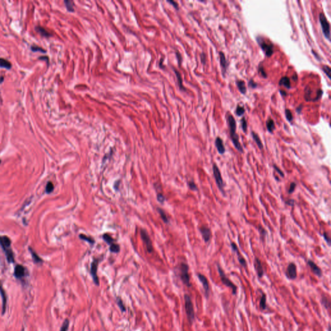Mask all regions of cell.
Here are the masks:
<instances>
[{
    "instance_id": "3957f363",
    "label": "cell",
    "mask_w": 331,
    "mask_h": 331,
    "mask_svg": "<svg viewBox=\"0 0 331 331\" xmlns=\"http://www.w3.org/2000/svg\"><path fill=\"white\" fill-rule=\"evenodd\" d=\"M184 305L188 321H189L190 325H192L195 321V311L192 298L188 294L184 295Z\"/></svg>"
},
{
    "instance_id": "277c9868",
    "label": "cell",
    "mask_w": 331,
    "mask_h": 331,
    "mask_svg": "<svg viewBox=\"0 0 331 331\" xmlns=\"http://www.w3.org/2000/svg\"><path fill=\"white\" fill-rule=\"evenodd\" d=\"M217 267L222 283L225 285L226 287L230 288L232 289V294L235 296L237 294V292H238V287L228 278L227 276L226 275L225 271L223 270V269L220 267V266L219 264H217Z\"/></svg>"
},
{
    "instance_id": "ffe728a7",
    "label": "cell",
    "mask_w": 331,
    "mask_h": 331,
    "mask_svg": "<svg viewBox=\"0 0 331 331\" xmlns=\"http://www.w3.org/2000/svg\"><path fill=\"white\" fill-rule=\"evenodd\" d=\"M236 85H237V86H238V89L239 91H240V93L241 94H243V95L246 94L247 89H246V85H245V82L243 81V80H236Z\"/></svg>"
},
{
    "instance_id": "d6a6232c",
    "label": "cell",
    "mask_w": 331,
    "mask_h": 331,
    "mask_svg": "<svg viewBox=\"0 0 331 331\" xmlns=\"http://www.w3.org/2000/svg\"><path fill=\"white\" fill-rule=\"evenodd\" d=\"M258 230H259L258 231H259V232L260 239H261L263 241H264L265 239V237L266 236V235H267V232H266L265 228L262 227L261 225H259V227H258Z\"/></svg>"
},
{
    "instance_id": "ee69618b",
    "label": "cell",
    "mask_w": 331,
    "mask_h": 331,
    "mask_svg": "<svg viewBox=\"0 0 331 331\" xmlns=\"http://www.w3.org/2000/svg\"><path fill=\"white\" fill-rule=\"evenodd\" d=\"M322 69H323V72H325V73L326 74V75L328 76V78H329V79H330V78H331V76H330V67L329 66H323V67H322Z\"/></svg>"
},
{
    "instance_id": "30bf717a",
    "label": "cell",
    "mask_w": 331,
    "mask_h": 331,
    "mask_svg": "<svg viewBox=\"0 0 331 331\" xmlns=\"http://www.w3.org/2000/svg\"><path fill=\"white\" fill-rule=\"evenodd\" d=\"M141 235L142 241H143L145 246L146 247L147 252L149 253H152L153 250V247L152 240H151L148 233H147V232L145 230L142 229L141 230Z\"/></svg>"
},
{
    "instance_id": "e575fe53",
    "label": "cell",
    "mask_w": 331,
    "mask_h": 331,
    "mask_svg": "<svg viewBox=\"0 0 331 331\" xmlns=\"http://www.w3.org/2000/svg\"><path fill=\"white\" fill-rule=\"evenodd\" d=\"M79 238L82 239L83 241H87L90 244H94L95 243V240H94V239L91 238V237H88L85 235H83V234H80L79 235Z\"/></svg>"
},
{
    "instance_id": "8992f818",
    "label": "cell",
    "mask_w": 331,
    "mask_h": 331,
    "mask_svg": "<svg viewBox=\"0 0 331 331\" xmlns=\"http://www.w3.org/2000/svg\"><path fill=\"white\" fill-rule=\"evenodd\" d=\"M213 174L218 188H219L220 192L222 193V194L223 195H225L226 193L225 191V184L224 181H223V179L222 178L221 173H220L219 167H218L216 164L215 163L213 164Z\"/></svg>"
},
{
    "instance_id": "9a60e30c",
    "label": "cell",
    "mask_w": 331,
    "mask_h": 331,
    "mask_svg": "<svg viewBox=\"0 0 331 331\" xmlns=\"http://www.w3.org/2000/svg\"><path fill=\"white\" fill-rule=\"evenodd\" d=\"M307 265L311 268V271L314 274V275L318 277V278H321L323 275V272L321 269L318 266H317L316 263H315L311 259H308L307 261Z\"/></svg>"
},
{
    "instance_id": "484cf974",
    "label": "cell",
    "mask_w": 331,
    "mask_h": 331,
    "mask_svg": "<svg viewBox=\"0 0 331 331\" xmlns=\"http://www.w3.org/2000/svg\"><path fill=\"white\" fill-rule=\"evenodd\" d=\"M173 70H174L175 72L177 78V80H178V84H179L180 89L182 90V91H186V89L182 84V79L181 74H180V72L178 71H177L175 69H173Z\"/></svg>"
},
{
    "instance_id": "94428289",
    "label": "cell",
    "mask_w": 331,
    "mask_h": 331,
    "mask_svg": "<svg viewBox=\"0 0 331 331\" xmlns=\"http://www.w3.org/2000/svg\"><path fill=\"white\" fill-rule=\"evenodd\" d=\"M177 58H178L179 63V64H181V61H182V58H181V54H180L179 53L177 52Z\"/></svg>"
},
{
    "instance_id": "60d3db41",
    "label": "cell",
    "mask_w": 331,
    "mask_h": 331,
    "mask_svg": "<svg viewBox=\"0 0 331 331\" xmlns=\"http://www.w3.org/2000/svg\"><path fill=\"white\" fill-rule=\"evenodd\" d=\"M69 319H66L65 321H63L62 325H61L60 331H67L69 329Z\"/></svg>"
},
{
    "instance_id": "9f6ffc18",
    "label": "cell",
    "mask_w": 331,
    "mask_h": 331,
    "mask_svg": "<svg viewBox=\"0 0 331 331\" xmlns=\"http://www.w3.org/2000/svg\"><path fill=\"white\" fill-rule=\"evenodd\" d=\"M201 60L202 63H203V65H205L206 62V56L205 55V53H203L202 54H201Z\"/></svg>"
},
{
    "instance_id": "816d5d0a",
    "label": "cell",
    "mask_w": 331,
    "mask_h": 331,
    "mask_svg": "<svg viewBox=\"0 0 331 331\" xmlns=\"http://www.w3.org/2000/svg\"><path fill=\"white\" fill-rule=\"evenodd\" d=\"M248 86H249L250 87H251V88H252V89H255V88H256V87H257L258 85H257V83L256 82H254V80H253L252 78H251V79H250V80H249V81H248Z\"/></svg>"
},
{
    "instance_id": "74e56055",
    "label": "cell",
    "mask_w": 331,
    "mask_h": 331,
    "mask_svg": "<svg viewBox=\"0 0 331 331\" xmlns=\"http://www.w3.org/2000/svg\"><path fill=\"white\" fill-rule=\"evenodd\" d=\"M258 71H259V73L261 74V76L262 77L265 78H267L268 75H267V74L266 73V72L265 71V69H264V67H263L262 63H261L259 65V67H258Z\"/></svg>"
},
{
    "instance_id": "f6af8a7d",
    "label": "cell",
    "mask_w": 331,
    "mask_h": 331,
    "mask_svg": "<svg viewBox=\"0 0 331 331\" xmlns=\"http://www.w3.org/2000/svg\"><path fill=\"white\" fill-rule=\"evenodd\" d=\"M323 90L321 89H319L317 91L316 96L313 100V101L316 102L317 100H319L321 98V96L323 95Z\"/></svg>"
},
{
    "instance_id": "6125c7cd",
    "label": "cell",
    "mask_w": 331,
    "mask_h": 331,
    "mask_svg": "<svg viewBox=\"0 0 331 331\" xmlns=\"http://www.w3.org/2000/svg\"><path fill=\"white\" fill-rule=\"evenodd\" d=\"M292 79H293V80H294V81L297 82V80H298V75H297L296 73V72H295V73H294V74H293Z\"/></svg>"
},
{
    "instance_id": "03108f58",
    "label": "cell",
    "mask_w": 331,
    "mask_h": 331,
    "mask_svg": "<svg viewBox=\"0 0 331 331\" xmlns=\"http://www.w3.org/2000/svg\"><path fill=\"white\" fill-rule=\"evenodd\" d=\"M0 163H1V160H0Z\"/></svg>"
},
{
    "instance_id": "2e32d148",
    "label": "cell",
    "mask_w": 331,
    "mask_h": 331,
    "mask_svg": "<svg viewBox=\"0 0 331 331\" xmlns=\"http://www.w3.org/2000/svg\"><path fill=\"white\" fill-rule=\"evenodd\" d=\"M219 58H220V64L222 68V72L223 76H225L226 72H227V67H228V61L227 58L225 57V53L222 51H220L219 53Z\"/></svg>"
},
{
    "instance_id": "bcb514c9",
    "label": "cell",
    "mask_w": 331,
    "mask_h": 331,
    "mask_svg": "<svg viewBox=\"0 0 331 331\" xmlns=\"http://www.w3.org/2000/svg\"><path fill=\"white\" fill-rule=\"evenodd\" d=\"M188 186H189L190 190H192L193 191H197L198 190L197 185L195 184V183L193 181H190L188 182Z\"/></svg>"
},
{
    "instance_id": "ab89813d",
    "label": "cell",
    "mask_w": 331,
    "mask_h": 331,
    "mask_svg": "<svg viewBox=\"0 0 331 331\" xmlns=\"http://www.w3.org/2000/svg\"><path fill=\"white\" fill-rule=\"evenodd\" d=\"M285 117H286L287 120L289 121V122H292V120H293V115L292 113L290 110L286 109L285 111Z\"/></svg>"
},
{
    "instance_id": "7bdbcfd3",
    "label": "cell",
    "mask_w": 331,
    "mask_h": 331,
    "mask_svg": "<svg viewBox=\"0 0 331 331\" xmlns=\"http://www.w3.org/2000/svg\"><path fill=\"white\" fill-rule=\"evenodd\" d=\"M29 249H30V250H31V253L32 254V256H33V259L34 260V261L36 263H42V260L40 259L38 255L36 254V253H35L32 249H31V248H29Z\"/></svg>"
},
{
    "instance_id": "8d00e7d4",
    "label": "cell",
    "mask_w": 331,
    "mask_h": 331,
    "mask_svg": "<svg viewBox=\"0 0 331 331\" xmlns=\"http://www.w3.org/2000/svg\"><path fill=\"white\" fill-rule=\"evenodd\" d=\"M157 211L158 213H159L160 215V217L162 218V220L164 222L166 223H168V217H167V215L166 214V213L164 212V211L162 210L161 208H157Z\"/></svg>"
},
{
    "instance_id": "f1b7e54d",
    "label": "cell",
    "mask_w": 331,
    "mask_h": 331,
    "mask_svg": "<svg viewBox=\"0 0 331 331\" xmlns=\"http://www.w3.org/2000/svg\"><path fill=\"white\" fill-rule=\"evenodd\" d=\"M102 238H103L104 241L106 242V243L108 244L109 246H111V245H112L113 244L115 243V241L113 239L112 237H111L109 235V234L104 233V235H102Z\"/></svg>"
},
{
    "instance_id": "44dd1931",
    "label": "cell",
    "mask_w": 331,
    "mask_h": 331,
    "mask_svg": "<svg viewBox=\"0 0 331 331\" xmlns=\"http://www.w3.org/2000/svg\"><path fill=\"white\" fill-rule=\"evenodd\" d=\"M251 134H252V136L253 139H254V141H255V143H256L258 147H259L260 149H263V144L262 143L261 141L259 135H258L256 133H255L254 131H252Z\"/></svg>"
},
{
    "instance_id": "8fae6325",
    "label": "cell",
    "mask_w": 331,
    "mask_h": 331,
    "mask_svg": "<svg viewBox=\"0 0 331 331\" xmlns=\"http://www.w3.org/2000/svg\"><path fill=\"white\" fill-rule=\"evenodd\" d=\"M287 278L290 280H294L297 278V266L294 263H290L285 272Z\"/></svg>"
},
{
    "instance_id": "4fadbf2b",
    "label": "cell",
    "mask_w": 331,
    "mask_h": 331,
    "mask_svg": "<svg viewBox=\"0 0 331 331\" xmlns=\"http://www.w3.org/2000/svg\"><path fill=\"white\" fill-rule=\"evenodd\" d=\"M199 231L201 233V235L203 237L204 241L205 243H208V242L211 240L212 233V231L210 228L206 225H203L199 228Z\"/></svg>"
},
{
    "instance_id": "f35d334b",
    "label": "cell",
    "mask_w": 331,
    "mask_h": 331,
    "mask_svg": "<svg viewBox=\"0 0 331 331\" xmlns=\"http://www.w3.org/2000/svg\"><path fill=\"white\" fill-rule=\"evenodd\" d=\"M109 250L113 253H118L120 250V247L118 244L114 243L112 245L109 246Z\"/></svg>"
},
{
    "instance_id": "d4e9b609",
    "label": "cell",
    "mask_w": 331,
    "mask_h": 331,
    "mask_svg": "<svg viewBox=\"0 0 331 331\" xmlns=\"http://www.w3.org/2000/svg\"><path fill=\"white\" fill-rule=\"evenodd\" d=\"M259 308L262 311H265L267 308V305H266V296L265 293H263L261 298L260 299Z\"/></svg>"
},
{
    "instance_id": "83f0119b",
    "label": "cell",
    "mask_w": 331,
    "mask_h": 331,
    "mask_svg": "<svg viewBox=\"0 0 331 331\" xmlns=\"http://www.w3.org/2000/svg\"><path fill=\"white\" fill-rule=\"evenodd\" d=\"M36 30L38 33H39L40 34L42 35V36H44V37H50L51 36V34L49 33V32L45 30L44 28L42 27H40V26L36 27Z\"/></svg>"
},
{
    "instance_id": "91938a15",
    "label": "cell",
    "mask_w": 331,
    "mask_h": 331,
    "mask_svg": "<svg viewBox=\"0 0 331 331\" xmlns=\"http://www.w3.org/2000/svg\"><path fill=\"white\" fill-rule=\"evenodd\" d=\"M302 108H303V105H302V104L300 105V106H299L297 107L296 112L298 113V114H301V111H302Z\"/></svg>"
},
{
    "instance_id": "7402d4cb",
    "label": "cell",
    "mask_w": 331,
    "mask_h": 331,
    "mask_svg": "<svg viewBox=\"0 0 331 331\" xmlns=\"http://www.w3.org/2000/svg\"><path fill=\"white\" fill-rule=\"evenodd\" d=\"M279 85H281V86H282V85L285 86V87H287V89L291 88V83H290V78L287 76L282 77L281 80H279Z\"/></svg>"
},
{
    "instance_id": "f5cc1de1",
    "label": "cell",
    "mask_w": 331,
    "mask_h": 331,
    "mask_svg": "<svg viewBox=\"0 0 331 331\" xmlns=\"http://www.w3.org/2000/svg\"><path fill=\"white\" fill-rule=\"evenodd\" d=\"M157 200L160 203H164L165 201V197L162 193H158L157 194Z\"/></svg>"
},
{
    "instance_id": "be15d7a7",
    "label": "cell",
    "mask_w": 331,
    "mask_h": 331,
    "mask_svg": "<svg viewBox=\"0 0 331 331\" xmlns=\"http://www.w3.org/2000/svg\"><path fill=\"white\" fill-rule=\"evenodd\" d=\"M279 93H281V95L283 96H287V93L285 92V91L279 90Z\"/></svg>"
},
{
    "instance_id": "cb8c5ba5",
    "label": "cell",
    "mask_w": 331,
    "mask_h": 331,
    "mask_svg": "<svg viewBox=\"0 0 331 331\" xmlns=\"http://www.w3.org/2000/svg\"><path fill=\"white\" fill-rule=\"evenodd\" d=\"M266 126L267 128V130L269 133H272L274 130H275V124H274V120L271 118H268L266 122Z\"/></svg>"
},
{
    "instance_id": "d590c367",
    "label": "cell",
    "mask_w": 331,
    "mask_h": 331,
    "mask_svg": "<svg viewBox=\"0 0 331 331\" xmlns=\"http://www.w3.org/2000/svg\"><path fill=\"white\" fill-rule=\"evenodd\" d=\"M244 112H245V109H244L243 106H241L240 105H238L235 109V114L238 115V117H242L244 115Z\"/></svg>"
},
{
    "instance_id": "e7e4bbea",
    "label": "cell",
    "mask_w": 331,
    "mask_h": 331,
    "mask_svg": "<svg viewBox=\"0 0 331 331\" xmlns=\"http://www.w3.org/2000/svg\"><path fill=\"white\" fill-rule=\"evenodd\" d=\"M313 51V55H314V56H316V58H317V60H319V61H320V60H321V59H320V58H319V56H318V55H317V53H315V52H314V51H313H313Z\"/></svg>"
},
{
    "instance_id": "7dc6e473",
    "label": "cell",
    "mask_w": 331,
    "mask_h": 331,
    "mask_svg": "<svg viewBox=\"0 0 331 331\" xmlns=\"http://www.w3.org/2000/svg\"><path fill=\"white\" fill-rule=\"evenodd\" d=\"M296 183L294 182H292L290 183L289 189V190H288V193H289V194H292V193L294 192V190L296 189Z\"/></svg>"
},
{
    "instance_id": "5bb4252c",
    "label": "cell",
    "mask_w": 331,
    "mask_h": 331,
    "mask_svg": "<svg viewBox=\"0 0 331 331\" xmlns=\"http://www.w3.org/2000/svg\"><path fill=\"white\" fill-rule=\"evenodd\" d=\"M254 266L255 270L256 272L257 277L259 278H262L264 276V269H263L262 263L261 260L258 257H255L254 262Z\"/></svg>"
},
{
    "instance_id": "ac0fdd59",
    "label": "cell",
    "mask_w": 331,
    "mask_h": 331,
    "mask_svg": "<svg viewBox=\"0 0 331 331\" xmlns=\"http://www.w3.org/2000/svg\"><path fill=\"white\" fill-rule=\"evenodd\" d=\"M26 269L22 265H18L14 269V276L17 279H21L25 276Z\"/></svg>"
},
{
    "instance_id": "603a6c76",
    "label": "cell",
    "mask_w": 331,
    "mask_h": 331,
    "mask_svg": "<svg viewBox=\"0 0 331 331\" xmlns=\"http://www.w3.org/2000/svg\"><path fill=\"white\" fill-rule=\"evenodd\" d=\"M321 303L327 310H329L330 307V299L327 296L323 295L321 299Z\"/></svg>"
},
{
    "instance_id": "f907efd6",
    "label": "cell",
    "mask_w": 331,
    "mask_h": 331,
    "mask_svg": "<svg viewBox=\"0 0 331 331\" xmlns=\"http://www.w3.org/2000/svg\"><path fill=\"white\" fill-rule=\"evenodd\" d=\"M323 238L325 239V241H326V243H327L328 245L329 246H330V236L329 235V234H328L327 232H323Z\"/></svg>"
},
{
    "instance_id": "1f68e13d",
    "label": "cell",
    "mask_w": 331,
    "mask_h": 331,
    "mask_svg": "<svg viewBox=\"0 0 331 331\" xmlns=\"http://www.w3.org/2000/svg\"><path fill=\"white\" fill-rule=\"evenodd\" d=\"M116 301H117V303L118 306V307L120 308V311L122 312V313H125L126 311V308L124 305V304L123 303V301L122 299H121L120 297H117L116 298Z\"/></svg>"
},
{
    "instance_id": "c3c4849f",
    "label": "cell",
    "mask_w": 331,
    "mask_h": 331,
    "mask_svg": "<svg viewBox=\"0 0 331 331\" xmlns=\"http://www.w3.org/2000/svg\"><path fill=\"white\" fill-rule=\"evenodd\" d=\"M54 190V185L51 182H48L46 186V192L47 193H50L53 191Z\"/></svg>"
},
{
    "instance_id": "5b68a950",
    "label": "cell",
    "mask_w": 331,
    "mask_h": 331,
    "mask_svg": "<svg viewBox=\"0 0 331 331\" xmlns=\"http://www.w3.org/2000/svg\"><path fill=\"white\" fill-rule=\"evenodd\" d=\"M0 244H1L2 248H3L5 254H6L8 261L10 263L14 262V255H13L11 249H10V244H11V241H10V239L7 236L0 237Z\"/></svg>"
},
{
    "instance_id": "9c48e42d",
    "label": "cell",
    "mask_w": 331,
    "mask_h": 331,
    "mask_svg": "<svg viewBox=\"0 0 331 331\" xmlns=\"http://www.w3.org/2000/svg\"><path fill=\"white\" fill-rule=\"evenodd\" d=\"M100 261V259L99 258H95L91 263V268H90V274L91 276L92 277L94 283H95L96 286H99L100 282H99V278L97 275V271H98V266L99 262Z\"/></svg>"
},
{
    "instance_id": "680465c9",
    "label": "cell",
    "mask_w": 331,
    "mask_h": 331,
    "mask_svg": "<svg viewBox=\"0 0 331 331\" xmlns=\"http://www.w3.org/2000/svg\"><path fill=\"white\" fill-rule=\"evenodd\" d=\"M168 2L170 3H171L172 5H173V6H174V7L176 9H179L178 4H177L175 1H168Z\"/></svg>"
},
{
    "instance_id": "b9f144b4",
    "label": "cell",
    "mask_w": 331,
    "mask_h": 331,
    "mask_svg": "<svg viewBox=\"0 0 331 331\" xmlns=\"http://www.w3.org/2000/svg\"><path fill=\"white\" fill-rule=\"evenodd\" d=\"M241 123L242 130H243V131H244V133H246L247 128H248V125H247V122L245 119V118L244 117L242 118V119L241 120Z\"/></svg>"
},
{
    "instance_id": "db71d44e",
    "label": "cell",
    "mask_w": 331,
    "mask_h": 331,
    "mask_svg": "<svg viewBox=\"0 0 331 331\" xmlns=\"http://www.w3.org/2000/svg\"><path fill=\"white\" fill-rule=\"evenodd\" d=\"M31 49H32V51H34V52H38V51H40V52H42V53L46 52V51H45L44 49H42V48L40 47H37V46L36 47V46L32 47Z\"/></svg>"
},
{
    "instance_id": "7a4b0ae2",
    "label": "cell",
    "mask_w": 331,
    "mask_h": 331,
    "mask_svg": "<svg viewBox=\"0 0 331 331\" xmlns=\"http://www.w3.org/2000/svg\"><path fill=\"white\" fill-rule=\"evenodd\" d=\"M256 41L257 42L258 45H259L261 49L263 50V52L265 53V55L267 57H270L273 55L274 54V44L272 43L270 40H266L264 38L258 36L256 38Z\"/></svg>"
},
{
    "instance_id": "d6986e66",
    "label": "cell",
    "mask_w": 331,
    "mask_h": 331,
    "mask_svg": "<svg viewBox=\"0 0 331 331\" xmlns=\"http://www.w3.org/2000/svg\"><path fill=\"white\" fill-rule=\"evenodd\" d=\"M0 294H1V299H2V311L3 314L5 313L6 311V306H7V296L5 294V291L3 288L1 283H0Z\"/></svg>"
},
{
    "instance_id": "ba28073f",
    "label": "cell",
    "mask_w": 331,
    "mask_h": 331,
    "mask_svg": "<svg viewBox=\"0 0 331 331\" xmlns=\"http://www.w3.org/2000/svg\"><path fill=\"white\" fill-rule=\"evenodd\" d=\"M319 23L321 25L323 34H324L325 38L327 39L329 41L330 40V24L328 21L327 19L323 13H320L319 16Z\"/></svg>"
},
{
    "instance_id": "6da1fadb",
    "label": "cell",
    "mask_w": 331,
    "mask_h": 331,
    "mask_svg": "<svg viewBox=\"0 0 331 331\" xmlns=\"http://www.w3.org/2000/svg\"><path fill=\"white\" fill-rule=\"evenodd\" d=\"M227 120L228 128H229V130H230V138H231V140H232V142L233 144V146L239 152H240L241 153H243L244 152V150H243V147H242V146H241V143L239 142L238 134L236 133L237 126H236V122H235V118H234V117L232 116V115H230V113H227Z\"/></svg>"
},
{
    "instance_id": "836d02e7",
    "label": "cell",
    "mask_w": 331,
    "mask_h": 331,
    "mask_svg": "<svg viewBox=\"0 0 331 331\" xmlns=\"http://www.w3.org/2000/svg\"><path fill=\"white\" fill-rule=\"evenodd\" d=\"M64 3H65L67 9L69 12H73L74 11L73 2L71 1H67V0H66V1H64Z\"/></svg>"
},
{
    "instance_id": "7c38bea8",
    "label": "cell",
    "mask_w": 331,
    "mask_h": 331,
    "mask_svg": "<svg viewBox=\"0 0 331 331\" xmlns=\"http://www.w3.org/2000/svg\"><path fill=\"white\" fill-rule=\"evenodd\" d=\"M197 277L199 279V281L201 282L202 285H203L204 292V296H205L206 299H208L210 296V285L208 279L206 278V277L205 276H204L203 274L200 273L197 274Z\"/></svg>"
},
{
    "instance_id": "681fc988",
    "label": "cell",
    "mask_w": 331,
    "mask_h": 331,
    "mask_svg": "<svg viewBox=\"0 0 331 331\" xmlns=\"http://www.w3.org/2000/svg\"><path fill=\"white\" fill-rule=\"evenodd\" d=\"M273 167H274V169H275V171H276V172H278V173L279 175H280L281 177H283H283H285V174H284L283 172V171L281 170V169L280 168H279L278 166L276 165V164H274V165H273Z\"/></svg>"
},
{
    "instance_id": "4316f807",
    "label": "cell",
    "mask_w": 331,
    "mask_h": 331,
    "mask_svg": "<svg viewBox=\"0 0 331 331\" xmlns=\"http://www.w3.org/2000/svg\"><path fill=\"white\" fill-rule=\"evenodd\" d=\"M12 67V64L9 61L5 60L4 58H0V67L5 68L7 69H10Z\"/></svg>"
},
{
    "instance_id": "52a82bcc",
    "label": "cell",
    "mask_w": 331,
    "mask_h": 331,
    "mask_svg": "<svg viewBox=\"0 0 331 331\" xmlns=\"http://www.w3.org/2000/svg\"><path fill=\"white\" fill-rule=\"evenodd\" d=\"M180 278L183 283L188 287L192 286L189 274V266L185 263H182L180 265Z\"/></svg>"
},
{
    "instance_id": "11a10c76",
    "label": "cell",
    "mask_w": 331,
    "mask_h": 331,
    "mask_svg": "<svg viewBox=\"0 0 331 331\" xmlns=\"http://www.w3.org/2000/svg\"><path fill=\"white\" fill-rule=\"evenodd\" d=\"M230 245H231V248H232L233 252H235V253L239 252V251L238 247V246H237V244H236L235 243H233V242H231V244H230Z\"/></svg>"
},
{
    "instance_id": "f546056e",
    "label": "cell",
    "mask_w": 331,
    "mask_h": 331,
    "mask_svg": "<svg viewBox=\"0 0 331 331\" xmlns=\"http://www.w3.org/2000/svg\"><path fill=\"white\" fill-rule=\"evenodd\" d=\"M311 95H312L311 89L308 86H306L305 89V96H304L305 100L307 101V102L312 101Z\"/></svg>"
},
{
    "instance_id": "e0dca14e",
    "label": "cell",
    "mask_w": 331,
    "mask_h": 331,
    "mask_svg": "<svg viewBox=\"0 0 331 331\" xmlns=\"http://www.w3.org/2000/svg\"><path fill=\"white\" fill-rule=\"evenodd\" d=\"M215 147H216L217 149L218 153H219L220 155L224 154L226 152V149H225V146H224V144H223L222 140L221 138H220V137L217 136V138L215 139Z\"/></svg>"
},
{
    "instance_id": "6f0895ef",
    "label": "cell",
    "mask_w": 331,
    "mask_h": 331,
    "mask_svg": "<svg viewBox=\"0 0 331 331\" xmlns=\"http://www.w3.org/2000/svg\"><path fill=\"white\" fill-rule=\"evenodd\" d=\"M285 203H286V204H287V205H289V206H294L295 201H294V199H289L288 201H285Z\"/></svg>"
},
{
    "instance_id": "4dcf8cb0",
    "label": "cell",
    "mask_w": 331,
    "mask_h": 331,
    "mask_svg": "<svg viewBox=\"0 0 331 331\" xmlns=\"http://www.w3.org/2000/svg\"><path fill=\"white\" fill-rule=\"evenodd\" d=\"M236 254H237V255H238V261L239 263V264L243 266V267L246 268L247 263H246V261L245 260V259H244V258L240 254L239 252H237Z\"/></svg>"
}]
</instances>
